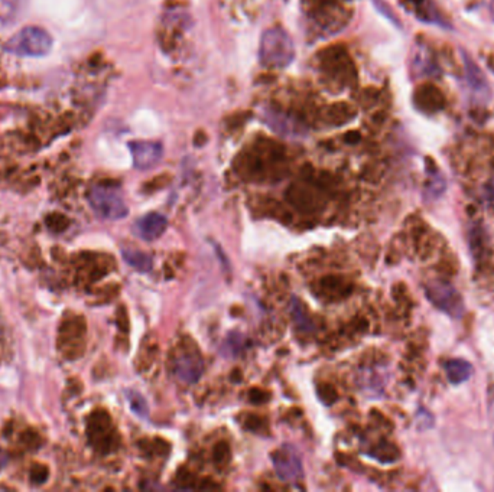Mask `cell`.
Masks as SVG:
<instances>
[{"label":"cell","instance_id":"cell-19","mask_svg":"<svg viewBox=\"0 0 494 492\" xmlns=\"http://www.w3.org/2000/svg\"><path fill=\"white\" fill-rule=\"evenodd\" d=\"M213 456H214V460H216L217 463H227V462L230 460V456H232L229 443L218 442V443L214 446Z\"/></svg>","mask_w":494,"mask_h":492},{"label":"cell","instance_id":"cell-5","mask_svg":"<svg viewBox=\"0 0 494 492\" xmlns=\"http://www.w3.org/2000/svg\"><path fill=\"white\" fill-rule=\"evenodd\" d=\"M319 67L328 78L343 84V86H350L356 75L347 51L340 47H333L324 51L319 55Z\"/></svg>","mask_w":494,"mask_h":492},{"label":"cell","instance_id":"cell-10","mask_svg":"<svg viewBox=\"0 0 494 492\" xmlns=\"http://www.w3.org/2000/svg\"><path fill=\"white\" fill-rule=\"evenodd\" d=\"M415 106L423 111V113H436V111L442 110L445 104V98L438 87H435L434 84H423V86L418 87L414 97Z\"/></svg>","mask_w":494,"mask_h":492},{"label":"cell","instance_id":"cell-25","mask_svg":"<svg viewBox=\"0 0 494 492\" xmlns=\"http://www.w3.org/2000/svg\"><path fill=\"white\" fill-rule=\"evenodd\" d=\"M409 2L414 3V5H420L422 2H425V0H409Z\"/></svg>","mask_w":494,"mask_h":492},{"label":"cell","instance_id":"cell-8","mask_svg":"<svg viewBox=\"0 0 494 492\" xmlns=\"http://www.w3.org/2000/svg\"><path fill=\"white\" fill-rule=\"evenodd\" d=\"M129 149L133 158V165L136 169L140 171H148L150 167L157 166L164 154V148L159 142H140V140H136V142L129 145Z\"/></svg>","mask_w":494,"mask_h":492},{"label":"cell","instance_id":"cell-7","mask_svg":"<svg viewBox=\"0 0 494 492\" xmlns=\"http://www.w3.org/2000/svg\"><path fill=\"white\" fill-rule=\"evenodd\" d=\"M271 458L279 480L285 482H295L296 480L302 478L304 471L301 459L291 445L279 447L278 451L272 454Z\"/></svg>","mask_w":494,"mask_h":492},{"label":"cell","instance_id":"cell-9","mask_svg":"<svg viewBox=\"0 0 494 492\" xmlns=\"http://www.w3.org/2000/svg\"><path fill=\"white\" fill-rule=\"evenodd\" d=\"M174 368L177 377L187 384H194L199 382L204 370L200 354L191 353V351H186V353L177 357Z\"/></svg>","mask_w":494,"mask_h":492},{"label":"cell","instance_id":"cell-15","mask_svg":"<svg viewBox=\"0 0 494 492\" xmlns=\"http://www.w3.org/2000/svg\"><path fill=\"white\" fill-rule=\"evenodd\" d=\"M124 261L128 263L131 267H133L135 270L137 272H149L152 269V257L148 256L146 253L137 251V250H131V248H124L122 251Z\"/></svg>","mask_w":494,"mask_h":492},{"label":"cell","instance_id":"cell-4","mask_svg":"<svg viewBox=\"0 0 494 492\" xmlns=\"http://www.w3.org/2000/svg\"><path fill=\"white\" fill-rule=\"evenodd\" d=\"M425 294L436 309L451 318L460 319L465 314L464 299L453 285L442 282V280H434L427 285Z\"/></svg>","mask_w":494,"mask_h":492},{"label":"cell","instance_id":"cell-26","mask_svg":"<svg viewBox=\"0 0 494 492\" xmlns=\"http://www.w3.org/2000/svg\"><path fill=\"white\" fill-rule=\"evenodd\" d=\"M490 10H491V15H493V19H494V0H491V2H490Z\"/></svg>","mask_w":494,"mask_h":492},{"label":"cell","instance_id":"cell-17","mask_svg":"<svg viewBox=\"0 0 494 492\" xmlns=\"http://www.w3.org/2000/svg\"><path fill=\"white\" fill-rule=\"evenodd\" d=\"M128 399H129V404H131V409L133 410V413L137 414L139 417L146 419L149 414V407H148V403L144 399V396H140L136 391H128Z\"/></svg>","mask_w":494,"mask_h":492},{"label":"cell","instance_id":"cell-1","mask_svg":"<svg viewBox=\"0 0 494 492\" xmlns=\"http://www.w3.org/2000/svg\"><path fill=\"white\" fill-rule=\"evenodd\" d=\"M293 58L295 48L292 39L282 27H272L263 32L259 45V60L265 68H285Z\"/></svg>","mask_w":494,"mask_h":492},{"label":"cell","instance_id":"cell-3","mask_svg":"<svg viewBox=\"0 0 494 492\" xmlns=\"http://www.w3.org/2000/svg\"><path fill=\"white\" fill-rule=\"evenodd\" d=\"M3 48L18 57H44L52 48V38L42 27L27 26L13 35Z\"/></svg>","mask_w":494,"mask_h":492},{"label":"cell","instance_id":"cell-23","mask_svg":"<svg viewBox=\"0 0 494 492\" xmlns=\"http://www.w3.org/2000/svg\"><path fill=\"white\" fill-rule=\"evenodd\" d=\"M246 427L250 430H258L260 427V419L258 416H249L246 420Z\"/></svg>","mask_w":494,"mask_h":492},{"label":"cell","instance_id":"cell-21","mask_svg":"<svg viewBox=\"0 0 494 492\" xmlns=\"http://www.w3.org/2000/svg\"><path fill=\"white\" fill-rule=\"evenodd\" d=\"M249 399L251 403H255V404H263L269 400V393H266L259 388H253L249 393Z\"/></svg>","mask_w":494,"mask_h":492},{"label":"cell","instance_id":"cell-24","mask_svg":"<svg viewBox=\"0 0 494 492\" xmlns=\"http://www.w3.org/2000/svg\"><path fill=\"white\" fill-rule=\"evenodd\" d=\"M9 460H10V456L5 451H2V449H0V472H2L9 465Z\"/></svg>","mask_w":494,"mask_h":492},{"label":"cell","instance_id":"cell-12","mask_svg":"<svg viewBox=\"0 0 494 492\" xmlns=\"http://www.w3.org/2000/svg\"><path fill=\"white\" fill-rule=\"evenodd\" d=\"M474 368L470 361L462 358H453L445 364V374L448 382L454 386L462 384L471 377Z\"/></svg>","mask_w":494,"mask_h":492},{"label":"cell","instance_id":"cell-2","mask_svg":"<svg viewBox=\"0 0 494 492\" xmlns=\"http://www.w3.org/2000/svg\"><path fill=\"white\" fill-rule=\"evenodd\" d=\"M89 201L94 213L104 220H122L129 213L120 188L115 184L104 182L94 185L89 192Z\"/></svg>","mask_w":494,"mask_h":492},{"label":"cell","instance_id":"cell-6","mask_svg":"<svg viewBox=\"0 0 494 492\" xmlns=\"http://www.w3.org/2000/svg\"><path fill=\"white\" fill-rule=\"evenodd\" d=\"M87 433L91 445L98 451L107 454L116 446V433L111 425V419L107 412L96 410L89 417Z\"/></svg>","mask_w":494,"mask_h":492},{"label":"cell","instance_id":"cell-11","mask_svg":"<svg viewBox=\"0 0 494 492\" xmlns=\"http://www.w3.org/2000/svg\"><path fill=\"white\" fill-rule=\"evenodd\" d=\"M168 220L159 213H149L135 224V233L145 242H155L166 231Z\"/></svg>","mask_w":494,"mask_h":492},{"label":"cell","instance_id":"cell-13","mask_svg":"<svg viewBox=\"0 0 494 492\" xmlns=\"http://www.w3.org/2000/svg\"><path fill=\"white\" fill-rule=\"evenodd\" d=\"M464 64L465 74H467V81L471 90L478 95H489V82L480 67L470 57H467V55H464Z\"/></svg>","mask_w":494,"mask_h":492},{"label":"cell","instance_id":"cell-22","mask_svg":"<svg viewBox=\"0 0 494 492\" xmlns=\"http://www.w3.org/2000/svg\"><path fill=\"white\" fill-rule=\"evenodd\" d=\"M47 475H48L47 468H45V467H39V468H36V469L32 471V481L36 482V484L45 482Z\"/></svg>","mask_w":494,"mask_h":492},{"label":"cell","instance_id":"cell-14","mask_svg":"<svg viewBox=\"0 0 494 492\" xmlns=\"http://www.w3.org/2000/svg\"><path fill=\"white\" fill-rule=\"evenodd\" d=\"M288 200L291 201L292 205L302 211L314 209L317 204L315 194L305 187H292L288 192Z\"/></svg>","mask_w":494,"mask_h":492},{"label":"cell","instance_id":"cell-20","mask_svg":"<svg viewBox=\"0 0 494 492\" xmlns=\"http://www.w3.org/2000/svg\"><path fill=\"white\" fill-rule=\"evenodd\" d=\"M318 396H319V399L324 401V403H326V404H333V403H335V400H337V397H338V395H337V391L334 390V387H331V386H328V384H321V386H318Z\"/></svg>","mask_w":494,"mask_h":492},{"label":"cell","instance_id":"cell-16","mask_svg":"<svg viewBox=\"0 0 494 492\" xmlns=\"http://www.w3.org/2000/svg\"><path fill=\"white\" fill-rule=\"evenodd\" d=\"M291 314H292L295 327L300 331L305 332V331L313 329V322L309 320L305 307L298 298H292V301H291Z\"/></svg>","mask_w":494,"mask_h":492},{"label":"cell","instance_id":"cell-18","mask_svg":"<svg viewBox=\"0 0 494 492\" xmlns=\"http://www.w3.org/2000/svg\"><path fill=\"white\" fill-rule=\"evenodd\" d=\"M352 116V111L346 104H335L330 110V120L334 124H344Z\"/></svg>","mask_w":494,"mask_h":492}]
</instances>
